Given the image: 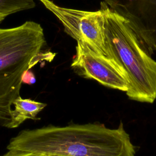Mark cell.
<instances>
[{
	"label": "cell",
	"instance_id": "cell-1",
	"mask_svg": "<svg viewBox=\"0 0 156 156\" xmlns=\"http://www.w3.org/2000/svg\"><path fill=\"white\" fill-rule=\"evenodd\" d=\"M45 156H135V147L120 123L112 129L99 124L49 126L24 130L7 146Z\"/></svg>",
	"mask_w": 156,
	"mask_h": 156
},
{
	"label": "cell",
	"instance_id": "cell-2",
	"mask_svg": "<svg viewBox=\"0 0 156 156\" xmlns=\"http://www.w3.org/2000/svg\"><path fill=\"white\" fill-rule=\"evenodd\" d=\"M46 43L43 29L27 21L19 26L0 28V126L11 128L13 101L20 96L25 73L40 60Z\"/></svg>",
	"mask_w": 156,
	"mask_h": 156
},
{
	"label": "cell",
	"instance_id": "cell-3",
	"mask_svg": "<svg viewBox=\"0 0 156 156\" xmlns=\"http://www.w3.org/2000/svg\"><path fill=\"white\" fill-rule=\"evenodd\" d=\"M100 9L105 16L106 51L125 71L130 99L152 103L156 99V62L140 43L127 20L104 1Z\"/></svg>",
	"mask_w": 156,
	"mask_h": 156
},
{
	"label": "cell",
	"instance_id": "cell-4",
	"mask_svg": "<svg viewBox=\"0 0 156 156\" xmlns=\"http://www.w3.org/2000/svg\"><path fill=\"white\" fill-rule=\"evenodd\" d=\"M62 24L64 32L94 52L107 55L105 16L100 9L86 11L59 6L51 0H38Z\"/></svg>",
	"mask_w": 156,
	"mask_h": 156
},
{
	"label": "cell",
	"instance_id": "cell-5",
	"mask_svg": "<svg viewBox=\"0 0 156 156\" xmlns=\"http://www.w3.org/2000/svg\"><path fill=\"white\" fill-rule=\"evenodd\" d=\"M71 67L77 75L94 79L105 87L125 92L129 89L128 78L121 66L115 59L94 52L82 41H77Z\"/></svg>",
	"mask_w": 156,
	"mask_h": 156
},
{
	"label": "cell",
	"instance_id": "cell-6",
	"mask_svg": "<svg viewBox=\"0 0 156 156\" xmlns=\"http://www.w3.org/2000/svg\"><path fill=\"white\" fill-rule=\"evenodd\" d=\"M125 18L151 55L156 51V0H103Z\"/></svg>",
	"mask_w": 156,
	"mask_h": 156
},
{
	"label": "cell",
	"instance_id": "cell-7",
	"mask_svg": "<svg viewBox=\"0 0 156 156\" xmlns=\"http://www.w3.org/2000/svg\"><path fill=\"white\" fill-rule=\"evenodd\" d=\"M46 106V104L18 96L13 102L10 129L18 127L26 119H38L37 115Z\"/></svg>",
	"mask_w": 156,
	"mask_h": 156
},
{
	"label": "cell",
	"instance_id": "cell-8",
	"mask_svg": "<svg viewBox=\"0 0 156 156\" xmlns=\"http://www.w3.org/2000/svg\"><path fill=\"white\" fill-rule=\"evenodd\" d=\"M35 7L34 0H0V23L11 14Z\"/></svg>",
	"mask_w": 156,
	"mask_h": 156
},
{
	"label": "cell",
	"instance_id": "cell-9",
	"mask_svg": "<svg viewBox=\"0 0 156 156\" xmlns=\"http://www.w3.org/2000/svg\"><path fill=\"white\" fill-rule=\"evenodd\" d=\"M1 156H45L40 154L26 152L16 150H8V152Z\"/></svg>",
	"mask_w": 156,
	"mask_h": 156
}]
</instances>
